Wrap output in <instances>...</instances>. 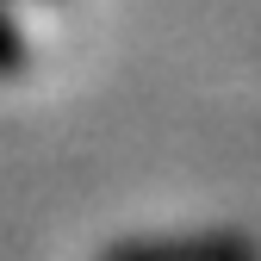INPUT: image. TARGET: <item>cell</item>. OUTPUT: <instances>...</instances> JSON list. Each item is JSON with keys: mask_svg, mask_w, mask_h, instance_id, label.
<instances>
[{"mask_svg": "<svg viewBox=\"0 0 261 261\" xmlns=\"http://www.w3.org/2000/svg\"><path fill=\"white\" fill-rule=\"evenodd\" d=\"M112 261H249V249H237V243H143V249H124V255H112Z\"/></svg>", "mask_w": 261, "mask_h": 261, "instance_id": "6da1fadb", "label": "cell"}]
</instances>
